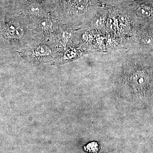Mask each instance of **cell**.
Wrapping results in <instances>:
<instances>
[{
    "label": "cell",
    "mask_w": 153,
    "mask_h": 153,
    "mask_svg": "<svg viewBox=\"0 0 153 153\" xmlns=\"http://www.w3.org/2000/svg\"><path fill=\"white\" fill-rule=\"evenodd\" d=\"M129 5L132 12L136 15L145 18L152 17L153 9L150 6L145 3H140L137 1L132 2Z\"/></svg>",
    "instance_id": "1"
},
{
    "label": "cell",
    "mask_w": 153,
    "mask_h": 153,
    "mask_svg": "<svg viewBox=\"0 0 153 153\" xmlns=\"http://www.w3.org/2000/svg\"><path fill=\"white\" fill-rule=\"evenodd\" d=\"M100 149V145L96 141L91 142L83 146V150L89 153H97Z\"/></svg>",
    "instance_id": "2"
},
{
    "label": "cell",
    "mask_w": 153,
    "mask_h": 153,
    "mask_svg": "<svg viewBox=\"0 0 153 153\" xmlns=\"http://www.w3.org/2000/svg\"><path fill=\"white\" fill-rule=\"evenodd\" d=\"M40 27L43 30H50L52 27V23L50 20L44 19L41 21Z\"/></svg>",
    "instance_id": "3"
},
{
    "label": "cell",
    "mask_w": 153,
    "mask_h": 153,
    "mask_svg": "<svg viewBox=\"0 0 153 153\" xmlns=\"http://www.w3.org/2000/svg\"><path fill=\"white\" fill-rule=\"evenodd\" d=\"M143 43L148 46H153V36L149 35H143L141 38Z\"/></svg>",
    "instance_id": "4"
},
{
    "label": "cell",
    "mask_w": 153,
    "mask_h": 153,
    "mask_svg": "<svg viewBox=\"0 0 153 153\" xmlns=\"http://www.w3.org/2000/svg\"><path fill=\"white\" fill-rule=\"evenodd\" d=\"M50 50L47 49L46 47L44 46H40L36 49V53L37 55L39 56H43V55H46L47 54L50 53Z\"/></svg>",
    "instance_id": "5"
},
{
    "label": "cell",
    "mask_w": 153,
    "mask_h": 153,
    "mask_svg": "<svg viewBox=\"0 0 153 153\" xmlns=\"http://www.w3.org/2000/svg\"><path fill=\"white\" fill-rule=\"evenodd\" d=\"M24 32V28L20 27L15 29L13 31V35L16 38H19L20 36L23 35Z\"/></svg>",
    "instance_id": "6"
},
{
    "label": "cell",
    "mask_w": 153,
    "mask_h": 153,
    "mask_svg": "<svg viewBox=\"0 0 153 153\" xmlns=\"http://www.w3.org/2000/svg\"><path fill=\"white\" fill-rule=\"evenodd\" d=\"M30 9L31 13L36 14L39 13L41 11V8L38 5H36L31 6Z\"/></svg>",
    "instance_id": "7"
},
{
    "label": "cell",
    "mask_w": 153,
    "mask_h": 153,
    "mask_svg": "<svg viewBox=\"0 0 153 153\" xmlns=\"http://www.w3.org/2000/svg\"></svg>",
    "instance_id": "8"
}]
</instances>
